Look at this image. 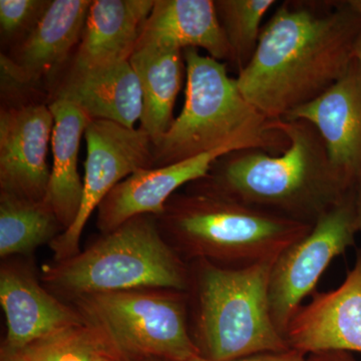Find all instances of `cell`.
<instances>
[{
    "mask_svg": "<svg viewBox=\"0 0 361 361\" xmlns=\"http://www.w3.org/2000/svg\"><path fill=\"white\" fill-rule=\"evenodd\" d=\"M361 18L348 1L283 2L263 25L237 75L241 94L270 120L286 118L329 90L355 59Z\"/></svg>",
    "mask_w": 361,
    "mask_h": 361,
    "instance_id": "cell-1",
    "label": "cell"
},
{
    "mask_svg": "<svg viewBox=\"0 0 361 361\" xmlns=\"http://www.w3.org/2000/svg\"><path fill=\"white\" fill-rule=\"evenodd\" d=\"M288 140L282 153L233 152L216 161L189 189L313 226L353 191L329 160L322 135L303 120H274Z\"/></svg>",
    "mask_w": 361,
    "mask_h": 361,
    "instance_id": "cell-2",
    "label": "cell"
},
{
    "mask_svg": "<svg viewBox=\"0 0 361 361\" xmlns=\"http://www.w3.org/2000/svg\"><path fill=\"white\" fill-rule=\"evenodd\" d=\"M186 63L185 103L180 115L154 142V167L172 165L220 149H261L282 153L288 140L240 92L227 63L190 47Z\"/></svg>",
    "mask_w": 361,
    "mask_h": 361,
    "instance_id": "cell-3",
    "label": "cell"
},
{
    "mask_svg": "<svg viewBox=\"0 0 361 361\" xmlns=\"http://www.w3.org/2000/svg\"><path fill=\"white\" fill-rule=\"evenodd\" d=\"M156 218L164 238L185 262L232 268L276 259L313 227L189 188L171 197Z\"/></svg>",
    "mask_w": 361,
    "mask_h": 361,
    "instance_id": "cell-4",
    "label": "cell"
},
{
    "mask_svg": "<svg viewBox=\"0 0 361 361\" xmlns=\"http://www.w3.org/2000/svg\"><path fill=\"white\" fill-rule=\"evenodd\" d=\"M275 260L240 268L188 263L190 329L202 357L230 361L290 349L270 314L268 286Z\"/></svg>",
    "mask_w": 361,
    "mask_h": 361,
    "instance_id": "cell-5",
    "label": "cell"
},
{
    "mask_svg": "<svg viewBox=\"0 0 361 361\" xmlns=\"http://www.w3.org/2000/svg\"><path fill=\"white\" fill-rule=\"evenodd\" d=\"M42 280L54 295L71 301L137 289L187 292L189 266L164 238L156 216L140 215L77 255L45 265Z\"/></svg>",
    "mask_w": 361,
    "mask_h": 361,
    "instance_id": "cell-6",
    "label": "cell"
},
{
    "mask_svg": "<svg viewBox=\"0 0 361 361\" xmlns=\"http://www.w3.org/2000/svg\"><path fill=\"white\" fill-rule=\"evenodd\" d=\"M71 302L85 320L103 329L130 361H187L200 355L190 329L187 292H104L78 297Z\"/></svg>",
    "mask_w": 361,
    "mask_h": 361,
    "instance_id": "cell-7",
    "label": "cell"
},
{
    "mask_svg": "<svg viewBox=\"0 0 361 361\" xmlns=\"http://www.w3.org/2000/svg\"><path fill=\"white\" fill-rule=\"evenodd\" d=\"M356 234L353 189L307 235L278 256L271 270L268 299L271 317L282 336L306 297L315 293L330 263L355 245Z\"/></svg>",
    "mask_w": 361,
    "mask_h": 361,
    "instance_id": "cell-8",
    "label": "cell"
},
{
    "mask_svg": "<svg viewBox=\"0 0 361 361\" xmlns=\"http://www.w3.org/2000/svg\"><path fill=\"white\" fill-rule=\"evenodd\" d=\"M87 160L84 193L75 223L52 240L54 261L80 253L82 231L90 215L122 180L141 169L154 167V144L141 129H130L118 123L92 120L85 132Z\"/></svg>",
    "mask_w": 361,
    "mask_h": 361,
    "instance_id": "cell-9",
    "label": "cell"
},
{
    "mask_svg": "<svg viewBox=\"0 0 361 361\" xmlns=\"http://www.w3.org/2000/svg\"><path fill=\"white\" fill-rule=\"evenodd\" d=\"M54 116L44 103L0 110V192L26 200H45Z\"/></svg>",
    "mask_w": 361,
    "mask_h": 361,
    "instance_id": "cell-10",
    "label": "cell"
},
{
    "mask_svg": "<svg viewBox=\"0 0 361 361\" xmlns=\"http://www.w3.org/2000/svg\"><path fill=\"white\" fill-rule=\"evenodd\" d=\"M290 348L305 355L322 351L361 353V248L345 279L334 290L315 292L289 323Z\"/></svg>",
    "mask_w": 361,
    "mask_h": 361,
    "instance_id": "cell-11",
    "label": "cell"
},
{
    "mask_svg": "<svg viewBox=\"0 0 361 361\" xmlns=\"http://www.w3.org/2000/svg\"><path fill=\"white\" fill-rule=\"evenodd\" d=\"M233 153L220 149L165 167L141 169L118 183L97 208V225L106 234L140 215L159 216L183 186L208 174L216 161Z\"/></svg>",
    "mask_w": 361,
    "mask_h": 361,
    "instance_id": "cell-12",
    "label": "cell"
},
{
    "mask_svg": "<svg viewBox=\"0 0 361 361\" xmlns=\"http://www.w3.org/2000/svg\"><path fill=\"white\" fill-rule=\"evenodd\" d=\"M284 118L311 123L332 165L355 186L361 170V71L356 59L336 84Z\"/></svg>",
    "mask_w": 361,
    "mask_h": 361,
    "instance_id": "cell-13",
    "label": "cell"
},
{
    "mask_svg": "<svg viewBox=\"0 0 361 361\" xmlns=\"http://www.w3.org/2000/svg\"><path fill=\"white\" fill-rule=\"evenodd\" d=\"M0 304L6 317L4 344L25 348L32 342L85 322L73 305H68L45 289L26 266L6 263L0 271Z\"/></svg>",
    "mask_w": 361,
    "mask_h": 361,
    "instance_id": "cell-14",
    "label": "cell"
},
{
    "mask_svg": "<svg viewBox=\"0 0 361 361\" xmlns=\"http://www.w3.org/2000/svg\"><path fill=\"white\" fill-rule=\"evenodd\" d=\"M156 0H92L71 73L130 61Z\"/></svg>",
    "mask_w": 361,
    "mask_h": 361,
    "instance_id": "cell-15",
    "label": "cell"
},
{
    "mask_svg": "<svg viewBox=\"0 0 361 361\" xmlns=\"http://www.w3.org/2000/svg\"><path fill=\"white\" fill-rule=\"evenodd\" d=\"M202 49L217 61H233L231 47L212 0H156L137 47Z\"/></svg>",
    "mask_w": 361,
    "mask_h": 361,
    "instance_id": "cell-16",
    "label": "cell"
},
{
    "mask_svg": "<svg viewBox=\"0 0 361 361\" xmlns=\"http://www.w3.org/2000/svg\"><path fill=\"white\" fill-rule=\"evenodd\" d=\"M92 0H52L42 20L7 54L27 84L51 78L63 66L84 32Z\"/></svg>",
    "mask_w": 361,
    "mask_h": 361,
    "instance_id": "cell-17",
    "label": "cell"
},
{
    "mask_svg": "<svg viewBox=\"0 0 361 361\" xmlns=\"http://www.w3.org/2000/svg\"><path fill=\"white\" fill-rule=\"evenodd\" d=\"M54 99L78 104L92 120L109 121L134 129L141 120V85L130 61L103 70L70 73Z\"/></svg>",
    "mask_w": 361,
    "mask_h": 361,
    "instance_id": "cell-18",
    "label": "cell"
},
{
    "mask_svg": "<svg viewBox=\"0 0 361 361\" xmlns=\"http://www.w3.org/2000/svg\"><path fill=\"white\" fill-rule=\"evenodd\" d=\"M49 106L54 116L52 167L44 201L66 231L75 223L82 205L84 182L78 170V152L92 118L66 99H54Z\"/></svg>",
    "mask_w": 361,
    "mask_h": 361,
    "instance_id": "cell-19",
    "label": "cell"
},
{
    "mask_svg": "<svg viewBox=\"0 0 361 361\" xmlns=\"http://www.w3.org/2000/svg\"><path fill=\"white\" fill-rule=\"evenodd\" d=\"M130 63L142 89L140 128L154 144L168 132L175 121L176 101L186 78L184 52L174 49L137 47Z\"/></svg>",
    "mask_w": 361,
    "mask_h": 361,
    "instance_id": "cell-20",
    "label": "cell"
},
{
    "mask_svg": "<svg viewBox=\"0 0 361 361\" xmlns=\"http://www.w3.org/2000/svg\"><path fill=\"white\" fill-rule=\"evenodd\" d=\"M65 231L51 206L0 192V256L30 255Z\"/></svg>",
    "mask_w": 361,
    "mask_h": 361,
    "instance_id": "cell-21",
    "label": "cell"
},
{
    "mask_svg": "<svg viewBox=\"0 0 361 361\" xmlns=\"http://www.w3.org/2000/svg\"><path fill=\"white\" fill-rule=\"evenodd\" d=\"M21 350L30 361H94L104 353L120 351L103 329L87 320L59 329Z\"/></svg>",
    "mask_w": 361,
    "mask_h": 361,
    "instance_id": "cell-22",
    "label": "cell"
},
{
    "mask_svg": "<svg viewBox=\"0 0 361 361\" xmlns=\"http://www.w3.org/2000/svg\"><path fill=\"white\" fill-rule=\"evenodd\" d=\"M275 0H217L218 18L231 47L238 73L253 58L262 32V21Z\"/></svg>",
    "mask_w": 361,
    "mask_h": 361,
    "instance_id": "cell-23",
    "label": "cell"
},
{
    "mask_svg": "<svg viewBox=\"0 0 361 361\" xmlns=\"http://www.w3.org/2000/svg\"><path fill=\"white\" fill-rule=\"evenodd\" d=\"M51 4V0H0L2 42H16V45L23 42L42 20Z\"/></svg>",
    "mask_w": 361,
    "mask_h": 361,
    "instance_id": "cell-24",
    "label": "cell"
},
{
    "mask_svg": "<svg viewBox=\"0 0 361 361\" xmlns=\"http://www.w3.org/2000/svg\"><path fill=\"white\" fill-rule=\"evenodd\" d=\"M306 355L295 349H287L280 353H266L247 356V357L239 358V360L230 361H304ZM187 361H213L206 360L200 355L194 356Z\"/></svg>",
    "mask_w": 361,
    "mask_h": 361,
    "instance_id": "cell-25",
    "label": "cell"
},
{
    "mask_svg": "<svg viewBox=\"0 0 361 361\" xmlns=\"http://www.w3.org/2000/svg\"><path fill=\"white\" fill-rule=\"evenodd\" d=\"M304 361H360L350 353L341 350L322 351L306 355Z\"/></svg>",
    "mask_w": 361,
    "mask_h": 361,
    "instance_id": "cell-26",
    "label": "cell"
},
{
    "mask_svg": "<svg viewBox=\"0 0 361 361\" xmlns=\"http://www.w3.org/2000/svg\"><path fill=\"white\" fill-rule=\"evenodd\" d=\"M353 198H355L356 226H357L358 233L361 234V170L356 177L355 186H353Z\"/></svg>",
    "mask_w": 361,
    "mask_h": 361,
    "instance_id": "cell-27",
    "label": "cell"
},
{
    "mask_svg": "<svg viewBox=\"0 0 361 361\" xmlns=\"http://www.w3.org/2000/svg\"><path fill=\"white\" fill-rule=\"evenodd\" d=\"M0 361H30L26 357L23 350L20 349H13L7 346L6 344H2L1 350H0Z\"/></svg>",
    "mask_w": 361,
    "mask_h": 361,
    "instance_id": "cell-28",
    "label": "cell"
},
{
    "mask_svg": "<svg viewBox=\"0 0 361 361\" xmlns=\"http://www.w3.org/2000/svg\"><path fill=\"white\" fill-rule=\"evenodd\" d=\"M94 361H130L120 351H113V353H104L99 356Z\"/></svg>",
    "mask_w": 361,
    "mask_h": 361,
    "instance_id": "cell-29",
    "label": "cell"
},
{
    "mask_svg": "<svg viewBox=\"0 0 361 361\" xmlns=\"http://www.w3.org/2000/svg\"><path fill=\"white\" fill-rule=\"evenodd\" d=\"M348 4L361 18V0H348Z\"/></svg>",
    "mask_w": 361,
    "mask_h": 361,
    "instance_id": "cell-30",
    "label": "cell"
},
{
    "mask_svg": "<svg viewBox=\"0 0 361 361\" xmlns=\"http://www.w3.org/2000/svg\"><path fill=\"white\" fill-rule=\"evenodd\" d=\"M355 59L356 61H357L358 65H360L361 71V35L360 39H358L357 44H356Z\"/></svg>",
    "mask_w": 361,
    "mask_h": 361,
    "instance_id": "cell-31",
    "label": "cell"
},
{
    "mask_svg": "<svg viewBox=\"0 0 361 361\" xmlns=\"http://www.w3.org/2000/svg\"><path fill=\"white\" fill-rule=\"evenodd\" d=\"M130 361H167V360H160V358H142V360H130Z\"/></svg>",
    "mask_w": 361,
    "mask_h": 361,
    "instance_id": "cell-32",
    "label": "cell"
}]
</instances>
